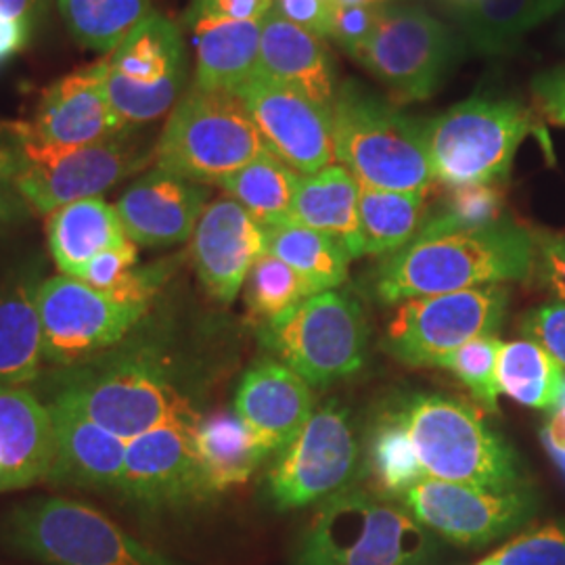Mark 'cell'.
Here are the masks:
<instances>
[{"label":"cell","instance_id":"obj_1","mask_svg":"<svg viewBox=\"0 0 565 565\" xmlns=\"http://www.w3.org/2000/svg\"><path fill=\"white\" fill-rule=\"evenodd\" d=\"M536 270V235L511 218L415 237L375 266L373 294L385 306L463 291L484 285L524 281Z\"/></svg>","mask_w":565,"mask_h":565},{"label":"cell","instance_id":"obj_2","mask_svg":"<svg viewBox=\"0 0 565 565\" xmlns=\"http://www.w3.org/2000/svg\"><path fill=\"white\" fill-rule=\"evenodd\" d=\"M51 403L78 411L126 443L160 425L202 419L177 384L172 364L153 345L126 343V338L60 371Z\"/></svg>","mask_w":565,"mask_h":565},{"label":"cell","instance_id":"obj_3","mask_svg":"<svg viewBox=\"0 0 565 565\" xmlns=\"http://www.w3.org/2000/svg\"><path fill=\"white\" fill-rule=\"evenodd\" d=\"M335 160L363 186L384 191H429L425 121L406 116L363 82H340L331 103Z\"/></svg>","mask_w":565,"mask_h":565},{"label":"cell","instance_id":"obj_4","mask_svg":"<svg viewBox=\"0 0 565 565\" xmlns=\"http://www.w3.org/2000/svg\"><path fill=\"white\" fill-rule=\"evenodd\" d=\"M135 130L130 126L84 147H57L39 139L28 121H0V145L15 156L23 202L36 214H53L67 203L102 198L156 160V147L149 149Z\"/></svg>","mask_w":565,"mask_h":565},{"label":"cell","instance_id":"obj_5","mask_svg":"<svg viewBox=\"0 0 565 565\" xmlns=\"http://www.w3.org/2000/svg\"><path fill=\"white\" fill-rule=\"evenodd\" d=\"M434 536L384 494L345 488L324 499L303 527L294 565H425Z\"/></svg>","mask_w":565,"mask_h":565},{"label":"cell","instance_id":"obj_6","mask_svg":"<svg viewBox=\"0 0 565 565\" xmlns=\"http://www.w3.org/2000/svg\"><path fill=\"white\" fill-rule=\"evenodd\" d=\"M392 415L415 448L424 478L486 488L522 486L515 452L473 406L443 394H415Z\"/></svg>","mask_w":565,"mask_h":565},{"label":"cell","instance_id":"obj_7","mask_svg":"<svg viewBox=\"0 0 565 565\" xmlns=\"http://www.w3.org/2000/svg\"><path fill=\"white\" fill-rule=\"evenodd\" d=\"M0 545L44 565H179L99 509L63 497L9 509L0 518Z\"/></svg>","mask_w":565,"mask_h":565},{"label":"cell","instance_id":"obj_8","mask_svg":"<svg viewBox=\"0 0 565 565\" xmlns=\"http://www.w3.org/2000/svg\"><path fill=\"white\" fill-rule=\"evenodd\" d=\"M536 114L518 99L471 97L425 121L434 181L446 189L507 181L515 153L536 132Z\"/></svg>","mask_w":565,"mask_h":565},{"label":"cell","instance_id":"obj_9","mask_svg":"<svg viewBox=\"0 0 565 565\" xmlns=\"http://www.w3.org/2000/svg\"><path fill=\"white\" fill-rule=\"evenodd\" d=\"M270 151L233 93L191 88L170 111L156 142V168L186 181L218 182Z\"/></svg>","mask_w":565,"mask_h":565},{"label":"cell","instance_id":"obj_10","mask_svg":"<svg viewBox=\"0 0 565 565\" xmlns=\"http://www.w3.org/2000/svg\"><path fill=\"white\" fill-rule=\"evenodd\" d=\"M463 39L425 7L382 4L371 39L352 57L398 102H425L440 90L463 53Z\"/></svg>","mask_w":565,"mask_h":565},{"label":"cell","instance_id":"obj_11","mask_svg":"<svg viewBox=\"0 0 565 565\" xmlns=\"http://www.w3.org/2000/svg\"><path fill=\"white\" fill-rule=\"evenodd\" d=\"M260 335L277 361L312 387H327L363 366L369 327L361 303L329 289L264 324Z\"/></svg>","mask_w":565,"mask_h":565},{"label":"cell","instance_id":"obj_12","mask_svg":"<svg viewBox=\"0 0 565 565\" xmlns=\"http://www.w3.org/2000/svg\"><path fill=\"white\" fill-rule=\"evenodd\" d=\"M149 306L99 291L74 277H46L36 294L42 356L61 369L90 361L128 338Z\"/></svg>","mask_w":565,"mask_h":565},{"label":"cell","instance_id":"obj_13","mask_svg":"<svg viewBox=\"0 0 565 565\" xmlns=\"http://www.w3.org/2000/svg\"><path fill=\"white\" fill-rule=\"evenodd\" d=\"M507 302L503 285L406 300L387 324L382 348L404 364L443 366L465 343L494 335Z\"/></svg>","mask_w":565,"mask_h":565},{"label":"cell","instance_id":"obj_14","mask_svg":"<svg viewBox=\"0 0 565 565\" xmlns=\"http://www.w3.org/2000/svg\"><path fill=\"white\" fill-rule=\"evenodd\" d=\"M186 46L181 28L160 13L141 21L107 57V93L126 126L160 120L182 97Z\"/></svg>","mask_w":565,"mask_h":565},{"label":"cell","instance_id":"obj_15","mask_svg":"<svg viewBox=\"0 0 565 565\" xmlns=\"http://www.w3.org/2000/svg\"><path fill=\"white\" fill-rule=\"evenodd\" d=\"M356 459L359 445L348 411L327 403L279 450L268 471L270 499L282 511L323 503L348 488Z\"/></svg>","mask_w":565,"mask_h":565},{"label":"cell","instance_id":"obj_16","mask_svg":"<svg viewBox=\"0 0 565 565\" xmlns=\"http://www.w3.org/2000/svg\"><path fill=\"white\" fill-rule=\"evenodd\" d=\"M408 513L446 541L482 546L527 522L536 499L524 486L486 488L422 478L398 497Z\"/></svg>","mask_w":565,"mask_h":565},{"label":"cell","instance_id":"obj_17","mask_svg":"<svg viewBox=\"0 0 565 565\" xmlns=\"http://www.w3.org/2000/svg\"><path fill=\"white\" fill-rule=\"evenodd\" d=\"M256 121L266 147L298 174L335 162L331 109L291 86L254 74L233 93Z\"/></svg>","mask_w":565,"mask_h":565},{"label":"cell","instance_id":"obj_18","mask_svg":"<svg viewBox=\"0 0 565 565\" xmlns=\"http://www.w3.org/2000/svg\"><path fill=\"white\" fill-rule=\"evenodd\" d=\"M198 422L160 425L126 446L120 494L147 509L184 505L210 497L195 450Z\"/></svg>","mask_w":565,"mask_h":565},{"label":"cell","instance_id":"obj_19","mask_svg":"<svg viewBox=\"0 0 565 565\" xmlns=\"http://www.w3.org/2000/svg\"><path fill=\"white\" fill-rule=\"evenodd\" d=\"M263 254L264 226L243 205L231 198L207 203L191 237V260L214 300L233 302Z\"/></svg>","mask_w":565,"mask_h":565},{"label":"cell","instance_id":"obj_20","mask_svg":"<svg viewBox=\"0 0 565 565\" xmlns=\"http://www.w3.org/2000/svg\"><path fill=\"white\" fill-rule=\"evenodd\" d=\"M207 200V184L153 168L124 191L116 210L130 242L168 247L193 237Z\"/></svg>","mask_w":565,"mask_h":565},{"label":"cell","instance_id":"obj_21","mask_svg":"<svg viewBox=\"0 0 565 565\" xmlns=\"http://www.w3.org/2000/svg\"><path fill=\"white\" fill-rule=\"evenodd\" d=\"M130 128L107 93V60L82 67L42 93L32 121L36 137L57 147H84Z\"/></svg>","mask_w":565,"mask_h":565},{"label":"cell","instance_id":"obj_22","mask_svg":"<svg viewBox=\"0 0 565 565\" xmlns=\"http://www.w3.org/2000/svg\"><path fill=\"white\" fill-rule=\"evenodd\" d=\"M315 390L291 366L263 359L243 375L235 396V415L268 450L289 445L317 411Z\"/></svg>","mask_w":565,"mask_h":565},{"label":"cell","instance_id":"obj_23","mask_svg":"<svg viewBox=\"0 0 565 565\" xmlns=\"http://www.w3.org/2000/svg\"><path fill=\"white\" fill-rule=\"evenodd\" d=\"M46 406L53 419V461L44 482L120 492L128 443L65 404Z\"/></svg>","mask_w":565,"mask_h":565},{"label":"cell","instance_id":"obj_24","mask_svg":"<svg viewBox=\"0 0 565 565\" xmlns=\"http://www.w3.org/2000/svg\"><path fill=\"white\" fill-rule=\"evenodd\" d=\"M256 74L296 88L331 109L338 93V70L323 36L285 20L273 9L263 20Z\"/></svg>","mask_w":565,"mask_h":565},{"label":"cell","instance_id":"obj_25","mask_svg":"<svg viewBox=\"0 0 565 565\" xmlns=\"http://www.w3.org/2000/svg\"><path fill=\"white\" fill-rule=\"evenodd\" d=\"M51 461L49 406L25 387H0V492L41 482Z\"/></svg>","mask_w":565,"mask_h":565},{"label":"cell","instance_id":"obj_26","mask_svg":"<svg viewBox=\"0 0 565 565\" xmlns=\"http://www.w3.org/2000/svg\"><path fill=\"white\" fill-rule=\"evenodd\" d=\"M41 270L18 264L0 270V387H21L42 371V329L36 308Z\"/></svg>","mask_w":565,"mask_h":565},{"label":"cell","instance_id":"obj_27","mask_svg":"<svg viewBox=\"0 0 565 565\" xmlns=\"http://www.w3.org/2000/svg\"><path fill=\"white\" fill-rule=\"evenodd\" d=\"M361 182L342 163L300 174L291 223L321 231L342 243L348 256H364L361 237Z\"/></svg>","mask_w":565,"mask_h":565},{"label":"cell","instance_id":"obj_28","mask_svg":"<svg viewBox=\"0 0 565 565\" xmlns=\"http://www.w3.org/2000/svg\"><path fill=\"white\" fill-rule=\"evenodd\" d=\"M189 25L198 53L195 88L235 93L256 74L263 21L200 20Z\"/></svg>","mask_w":565,"mask_h":565},{"label":"cell","instance_id":"obj_29","mask_svg":"<svg viewBox=\"0 0 565 565\" xmlns=\"http://www.w3.org/2000/svg\"><path fill=\"white\" fill-rule=\"evenodd\" d=\"M49 247L61 275L78 279L82 268L105 249L130 242L118 210L103 198L67 203L49 214Z\"/></svg>","mask_w":565,"mask_h":565},{"label":"cell","instance_id":"obj_30","mask_svg":"<svg viewBox=\"0 0 565 565\" xmlns=\"http://www.w3.org/2000/svg\"><path fill=\"white\" fill-rule=\"evenodd\" d=\"M195 450L210 494L243 484L270 455L235 413H216L195 425Z\"/></svg>","mask_w":565,"mask_h":565},{"label":"cell","instance_id":"obj_31","mask_svg":"<svg viewBox=\"0 0 565 565\" xmlns=\"http://www.w3.org/2000/svg\"><path fill=\"white\" fill-rule=\"evenodd\" d=\"M565 0H480L457 15L463 44L486 57L509 55L525 34L564 11Z\"/></svg>","mask_w":565,"mask_h":565},{"label":"cell","instance_id":"obj_32","mask_svg":"<svg viewBox=\"0 0 565 565\" xmlns=\"http://www.w3.org/2000/svg\"><path fill=\"white\" fill-rule=\"evenodd\" d=\"M427 193L361 184L359 216L364 256H390L413 242L427 216Z\"/></svg>","mask_w":565,"mask_h":565},{"label":"cell","instance_id":"obj_33","mask_svg":"<svg viewBox=\"0 0 565 565\" xmlns=\"http://www.w3.org/2000/svg\"><path fill=\"white\" fill-rule=\"evenodd\" d=\"M264 233L266 252L289 264L317 294L335 289L348 279L352 258L338 239L298 223L264 226Z\"/></svg>","mask_w":565,"mask_h":565},{"label":"cell","instance_id":"obj_34","mask_svg":"<svg viewBox=\"0 0 565 565\" xmlns=\"http://www.w3.org/2000/svg\"><path fill=\"white\" fill-rule=\"evenodd\" d=\"M300 174L266 151L218 182L226 198L243 205L263 226L291 223Z\"/></svg>","mask_w":565,"mask_h":565},{"label":"cell","instance_id":"obj_35","mask_svg":"<svg viewBox=\"0 0 565 565\" xmlns=\"http://www.w3.org/2000/svg\"><path fill=\"white\" fill-rule=\"evenodd\" d=\"M565 369L541 343L532 340L503 343L499 352V387L511 401L548 411L559 403L564 392Z\"/></svg>","mask_w":565,"mask_h":565},{"label":"cell","instance_id":"obj_36","mask_svg":"<svg viewBox=\"0 0 565 565\" xmlns=\"http://www.w3.org/2000/svg\"><path fill=\"white\" fill-rule=\"evenodd\" d=\"M61 18L82 46L111 53L151 11V0H57Z\"/></svg>","mask_w":565,"mask_h":565},{"label":"cell","instance_id":"obj_37","mask_svg":"<svg viewBox=\"0 0 565 565\" xmlns=\"http://www.w3.org/2000/svg\"><path fill=\"white\" fill-rule=\"evenodd\" d=\"M243 287L249 315L264 324L317 294L302 275L268 252L252 266Z\"/></svg>","mask_w":565,"mask_h":565},{"label":"cell","instance_id":"obj_38","mask_svg":"<svg viewBox=\"0 0 565 565\" xmlns=\"http://www.w3.org/2000/svg\"><path fill=\"white\" fill-rule=\"evenodd\" d=\"M505 195L499 184H465L448 189L436 212L425 216L417 237L480 228L503 218Z\"/></svg>","mask_w":565,"mask_h":565},{"label":"cell","instance_id":"obj_39","mask_svg":"<svg viewBox=\"0 0 565 565\" xmlns=\"http://www.w3.org/2000/svg\"><path fill=\"white\" fill-rule=\"evenodd\" d=\"M366 463L377 486L387 494L401 497L406 488L424 478L415 448L392 413L373 427Z\"/></svg>","mask_w":565,"mask_h":565},{"label":"cell","instance_id":"obj_40","mask_svg":"<svg viewBox=\"0 0 565 565\" xmlns=\"http://www.w3.org/2000/svg\"><path fill=\"white\" fill-rule=\"evenodd\" d=\"M501 348L503 342L497 335H482L461 345L443 363V369L455 373V377L467 385L471 394L488 411L499 408L501 387H499L497 364H499Z\"/></svg>","mask_w":565,"mask_h":565},{"label":"cell","instance_id":"obj_41","mask_svg":"<svg viewBox=\"0 0 565 565\" xmlns=\"http://www.w3.org/2000/svg\"><path fill=\"white\" fill-rule=\"evenodd\" d=\"M486 559L494 565H565V524L532 527Z\"/></svg>","mask_w":565,"mask_h":565},{"label":"cell","instance_id":"obj_42","mask_svg":"<svg viewBox=\"0 0 565 565\" xmlns=\"http://www.w3.org/2000/svg\"><path fill=\"white\" fill-rule=\"evenodd\" d=\"M139 258V245L126 242L118 247L105 249L82 268L78 279L107 294H118Z\"/></svg>","mask_w":565,"mask_h":565},{"label":"cell","instance_id":"obj_43","mask_svg":"<svg viewBox=\"0 0 565 565\" xmlns=\"http://www.w3.org/2000/svg\"><path fill=\"white\" fill-rule=\"evenodd\" d=\"M382 4H359V7H331L329 39L335 42L350 57H354L364 42L371 39Z\"/></svg>","mask_w":565,"mask_h":565},{"label":"cell","instance_id":"obj_44","mask_svg":"<svg viewBox=\"0 0 565 565\" xmlns=\"http://www.w3.org/2000/svg\"><path fill=\"white\" fill-rule=\"evenodd\" d=\"M522 331L565 369V302H548L530 310L522 321Z\"/></svg>","mask_w":565,"mask_h":565},{"label":"cell","instance_id":"obj_45","mask_svg":"<svg viewBox=\"0 0 565 565\" xmlns=\"http://www.w3.org/2000/svg\"><path fill=\"white\" fill-rule=\"evenodd\" d=\"M275 9V0H193L184 20L263 21Z\"/></svg>","mask_w":565,"mask_h":565},{"label":"cell","instance_id":"obj_46","mask_svg":"<svg viewBox=\"0 0 565 565\" xmlns=\"http://www.w3.org/2000/svg\"><path fill=\"white\" fill-rule=\"evenodd\" d=\"M18 162L15 156L0 145V233L23 223L32 210L18 191Z\"/></svg>","mask_w":565,"mask_h":565},{"label":"cell","instance_id":"obj_47","mask_svg":"<svg viewBox=\"0 0 565 565\" xmlns=\"http://www.w3.org/2000/svg\"><path fill=\"white\" fill-rule=\"evenodd\" d=\"M530 90L543 120L565 128V65L536 74Z\"/></svg>","mask_w":565,"mask_h":565},{"label":"cell","instance_id":"obj_48","mask_svg":"<svg viewBox=\"0 0 565 565\" xmlns=\"http://www.w3.org/2000/svg\"><path fill=\"white\" fill-rule=\"evenodd\" d=\"M536 235V268L541 270L548 289L565 302V235L539 233Z\"/></svg>","mask_w":565,"mask_h":565},{"label":"cell","instance_id":"obj_49","mask_svg":"<svg viewBox=\"0 0 565 565\" xmlns=\"http://www.w3.org/2000/svg\"><path fill=\"white\" fill-rule=\"evenodd\" d=\"M275 9L285 20L329 39L331 4L324 0H275Z\"/></svg>","mask_w":565,"mask_h":565},{"label":"cell","instance_id":"obj_50","mask_svg":"<svg viewBox=\"0 0 565 565\" xmlns=\"http://www.w3.org/2000/svg\"><path fill=\"white\" fill-rule=\"evenodd\" d=\"M34 25L30 21L0 15V65L13 60L32 39Z\"/></svg>","mask_w":565,"mask_h":565},{"label":"cell","instance_id":"obj_51","mask_svg":"<svg viewBox=\"0 0 565 565\" xmlns=\"http://www.w3.org/2000/svg\"><path fill=\"white\" fill-rule=\"evenodd\" d=\"M543 440L551 455H565V384L559 403L543 429Z\"/></svg>","mask_w":565,"mask_h":565},{"label":"cell","instance_id":"obj_52","mask_svg":"<svg viewBox=\"0 0 565 565\" xmlns=\"http://www.w3.org/2000/svg\"><path fill=\"white\" fill-rule=\"evenodd\" d=\"M49 0H0V15L30 21L36 25L46 11Z\"/></svg>","mask_w":565,"mask_h":565},{"label":"cell","instance_id":"obj_53","mask_svg":"<svg viewBox=\"0 0 565 565\" xmlns=\"http://www.w3.org/2000/svg\"><path fill=\"white\" fill-rule=\"evenodd\" d=\"M438 2L452 13V18H457V15H461L465 11H469L471 7H476L480 0H438Z\"/></svg>","mask_w":565,"mask_h":565},{"label":"cell","instance_id":"obj_54","mask_svg":"<svg viewBox=\"0 0 565 565\" xmlns=\"http://www.w3.org/2000/svg\"><path fill=\"white\" fill-rule=\"evenodd\" d=\"M331 7H359V4H382L380 0H331Z\"/></svg>","mask_w":565,"mask_h":565},{"label":"cell","instance_id":"obj_55","mask_svg":"<svg viewBox=\"0 0 565 565\" xmlns=\"http://www.w3.org/2000/svg\"><path fill=\"white\" fill-rule=\"evenodd\" d=\"M473 565H494V564H492V562H488V559H482V562H478V564H473Z\"/></svg>","mask_w":565,"mask_h":565},{"label":"cell","instance_id":"obj_56","mask_svg":"<svg viewBox=\"0 0 565 565\" xmlns=\"http://www.w3.org/2000/svg\"><path fill=\"white\" fill-rule=\"evenodd\" d=\"M562 44H564V49H565V23H564V28H562Z\"/></svg>","mask_w":565,"mask_h":565},{"label":"cell","instance_id":"obj_57","mask_svg":"<svg viewBox=\"0 0 565 565\" xmlns=\"http://www.w3.org/2000/svg\"><path fill=\"white\" fill-rule=\"evenodd\" d=\"M380 2H382V4H384V2H392V0H380Z\"/></svg>","mask_w":565,"mask_h":565},{"label":"cell","instance_id":"obj_58","mask_svg":"<svg viewBox=\"0 0 565 565\" xmlns=\"http://www.w3.org/2000/svg\"><path fill=\"white\" fill-rule=\"evenodd\" d=\"M324 2H331V0H324Z\"/></svg>","mask_w":565,"mask_h":565}]
</instances>
